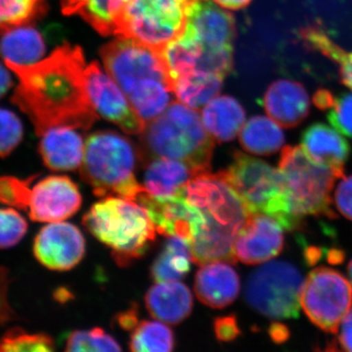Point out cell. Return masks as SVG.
Instances as JSON below:
<instances>
[{
  "label": "cell",
  "mask_w": 352,
  "mask_h": 352,
  "mask_svg": "<svg viewBox=\"0 0 352 352\" xmlns=\"http://www.w3.org/2000/svg\"><path fill=\"white\" fill-rule=\"evenodd\" d=\"M17 76L11 102L31 120L36 134L55 126L87 131L98 120L87 91L82 48L65 44L38 63H6Z\"/></svg>",
  "instance_id": "cell-1"
},
{
  "label": "cell",
  "mask_w": 352,
  "mask_h": 352,
  "mask_svg": "<svg viewBox=\"0 0 352 352\" xmlns=\"http://www.w3.org/2000/svg\"><path fill=\"white\" fill-rule=\"evenodd\" d=\"M101 57L108 75L122 88L146 124L173 103V82L159 51L120 36L102 48Z\"/></svg>",
  "instance_id": "cell-2"
},
{
  "label": "cell",
  "mask_w": 352,
  "mask_h": 352,
  "mask_svg": "<svg viewBox=\"0 0 352 352\" xmlns=\"http://www.w3.org/2000/svg\"><path fill=\"white\" fill-rule=\"evenodd\" d=\"M139 161L145 164L156 157H168L210 171L214 139L204 126L198 110L173 102L140 134Z\"/></svg>",
  "instance_id": "cell-3"
},
{
  "label": "cell",
  "mask_w": 352,
  "mask_h": 352,
  "mask_svg": "<svg viewBox=\"0 0 352 352\" xmlns=\"http://www.w3.org/2000/svg\"><path fill=\"white\" fill-rule=\"evenodd\" d=\"M82 224L112 250L120 266L142 258L156 239V226L147 210L120 197H105L95 203L83 215Z\"/></svg>",
  "instance_id": "cell-4"
},
{
  "label": "cell",
  "mask_w": 352,
  "mask_h": 352,
  "mask_svg": "<svg viewBox=\"0 0 352 352\" xmlns=\"http://www.w3.org/2000/svg\"><path fill=\"white\" fill-rule=\"evenodd\" d=\"M138 149L113 131H97L85 142L80 175L97 197L117 196L135 201L144 189L135 177Z\"/></svg>",
  "instance_id": "cell-5"
},
{
  "label": "cell",
  "mask_w": 352,
  "mask_h": 352,
  "mask_svg": "<svg viewBox=\"0 0 352 352\" xmlns=\"http://www.w3.org/2000/svg\"><path fill=\"white\" fill-rule=\"evenodd\" d=\"M221 173L240 197L249 215H268L288 231L302 227V220L294 214L279 168L237 151L229 168Z\"/></svg>",
  "instance_id": "cell-6"
},
{
  "label": "cell",
  "mask_w": 352,
  "mask_h": 352,
  "mask_svg": "<svg viewBox=\"0 0 352 352\" xmlns=\"http://www.w3.org/2000/svg\"><path fill=\"white\" fill-rule=\"evenodd\" d=\"M179 36L200 53L198 71L222 78L232 72L235 19L214 0H189L186 24Z\"/></svg>",
  "instance_id": "cell-7"
},
{
  "label": "cell",
  "mask_w": 352,
  "mask_h": 352,
  "mask_svg": "<svg viewBox=\"0 0 352 352\" xmlns=\"http://www.w3.org/2000/svg\"><path fill=\"white\" fill-rule=\"evenodd\" d=\"M289 203L296 217L336 219L332 208V190L338 175L325 164L314 161L302 147H285L279 161Z\"/></svg>",
  "instance_id": "cell-8"
},
{
  "label": "cell",
  "mask_w": 352,
  "mask_h": 352,
  "mask_svg": "<svg viewBox=\"0 0 352 352\" xmlns=\"http://www.w3.org/2000/svg\"><path fill=\"white\" fill-rule=\"evenodd\" d=\"M189 0H129L116 34L162 52L182 34Z\"/></svg>",
  "instance_id": "cell-9"
},
{
  "label": "cell",
  "mask_w": 352,
  "mask_h": 352,
  "mask_svg": "<svg viewBox=\"0 0 352 352\" xmlns=\"http://www.w3.org/2000/svg\"><path fill=\"white\" fill-rule=\"evenodd\" d=\"M303 278L300 270L287 261H270L252 271L247 280L248 305L272 320L298 318Z\"/></svg>",
  "instance_id": "cell-10"
},
{
  "label": "cell",
  "mask_w": 352,
  "mask_h": 352,
  "mask_svg": "<svg viewBox=\"0 0 352 352\" xmlns=\"http://www.w3.org/2000/svg\"><path fill=\"white\" fill-rule=\"evenodd\" d=\"M300 305L316 327L337 333L352 308V286L339 271L314 268L303 283Z\"/></svg>",
  "instance_id": "cell-11"
},
{
  "label": "cell",
  "mask_w": 352,
  "mask_h": 352,
  "mask_svg": "<svg viewBox=\"0 0 352 352\" xmlns=\"http://www.w3.org/2000/svg\"><path fill=\"white\" fill-rule=\"evenodd\" d=\"M85 85L95 112L117 124L126 133H142L145 122L132 107L119 85L112 76L104 73L96 62L85 68Z\"/></svg>",
  "instance_id": "cell-12"
},
{
  "label": "cell",
  "mask_w": 352,
  "mask_h": 352,
  "mask_svg": "<svg viewBox=\"0 0 352 352\" xmlns=\"http://www.w3.org/2000/svg\"><path fill=\"white\" fill-rule=\"evenodd\" d=\"M136 203L147 210L157 232L170 237L177 236L190 243L207 223L203 210L189 203L184 192L171 198H156L146 189L139 194Z\"/></svg>",
  "instance_id": "cell-13"
},
{
  "label": "cell",
  "mask_w": 352,
  "mask_h": 352,
  "mask_svg": "<svg viewBox=\"0 0 352 352\" xmlns=\"http://www.w3.org/2000/svg\"><path fill=\"white\" fill-rule=\"evenodd\" d=\"M82 198L78 185L66 175H50L32 185L27 214L36 222L63 221L78 212Z\"/></svg>",
  "instance_id": "cell-14"
},
{
  "label": "cell",
  "mask_w": 352,
  "mask_h": 352,
  "mask_svg": "<svg viewBox=\"0 0 352 352\" xmlns=\"http://www.w3.org/2000/svg\"><path fill=\"white\" fill-rule=\"evenodd\" d=\"M32 250L38 263L48 270L68 271L85 258V240L74 224L50 222L39 230Z\"/></svg>",
  "instance_id": "cell-15"
},
{
  "label": "cell",
  "mask_w": 352,
  "mask_h": 352,
  "mask_svg": "<svg viewBox=\"0 0 352 352\" xmlns=\"http://www.w3.org/2000/svg\"><path fill=\"white\" fill-rule=\"evenodd\" d=\"M283 229L268 215H249L234 242L236 259L248 265H256L274 258L284 248Z\"/></svg>",
  "instance_id": "cell-16"
},
{
  "label": "cell",
  "mask_w": 352,
  "mask_h": 352,
  "mask_svg": "<svg viewBox=\"0 0 352 352\" xmlns=\"http://www.w3.org/2000/svg\"><path fill=\"white\" fill-rule=\"evenodd\" d=\"M263 106L271 119L281 126L292 129L307 119L310 110L309 96L302 83L278 80L266 90Z\"/></svg>",
  "instance_id": "cell-17"
},
{
  "label": "cell",
  "mask_w": 352,
  "mask_h": 352,
  "mask_svg": "<svg viewBox=\"0 0 352 352\" xmlns=\"http://www.w3.org/2000/svg\"><path fill=\"white\" fill-rule=\"evenodd\" d=\"M230 263L214 261L201 265L197 272L194 289L198 300L212 308H224L239 296L241 283L237 271Z\"/></svg>",
  "instance_id": "cell-18"
},
{
  "label": "cell",
  "mask_w": 352,
  "mask_h": 352,
  "mask_svg": "<svg viewBox=\"0 0 352 352\" xmlns=\"http://www.w3.org/2000/svg\"><path fill=\"white\" fill-rule=\"evenodd\" d=\"M38 153L53 171H74L82 166L85 144L82 135L69 126L51 127L41 136Z\"/></svg>",
  "instance_id": "cell-19"
},
{
  "label": "cell",
  "mask_w": 352,
  "mask_h": 352,
  "mask_svg": "<svg viewBox=\"0 0 352 352\" xmlns=\"http://www.w3.org/2000/svg\"><path fill=\"white\" fill-rule=\"evenodd\" d=\"M300 141L303 151L314 161L332 168L338 177H344L351 146L337 129L323 124H311L302 132Z\"/></svg>",
  "instance_id": "cell-20"
},
{
  "label": "cell",
  "mask_w": 352,
  "mask_h": 352,
  "mask_svg": "<svg viewBox=\"0 0 352 352\" xmlns=\"http://www.w3.org/2000/svg\"><path fill=\"white\" fill-rule=\"evenodd\" d=\"M144 188L156 198H171L184 192L185 186L203 171L191 164L168 157H156L145 164Z\"/></svg>",
  "instance_id": "cell-21"
},
{
  "label": "cell",
  "mask_w": 352,
  "mask_h": 352,
  "mask_svg": "<svg viewBox=\"0 0 352 352\" xmlns=\"http://www.w3.org/2000/svg\"><path fill=\"white\" fill-rule=\"evenodd\" d=\"M145 305L155 319L176 325L191 314L193 296L188 287L179 281L162 282L154 285L147 292Z\"/></svg>",
  "instance_id": "cell-22"
},
{
  "label": "cell",
  "mask_w": 352,
  "mask_h": 352,
  "mask_svg": "<svg viewBox=\"0 0 352 352\" xmlns=\"http://www.w3.org/2000/svg\"><path fill=\"white\" fill-rule=\"evenodd\" d=\"M201 120L208 133L219 142L232 141L245 124L242 105L230 96H217L201 111Z\"/></svg>",
  "instance_id": "cell-23"
},
{
  "label": "cell",
  "mask_w": 352,
  "mask_h": 352,
  "mask_svg": "<svg viewBox=\"0 0 352 352\" xmlns=\"http://www.w3.org/2000/svg\"><path fill=\"white\" fill-rule=\"evenodd\" d=\"M45 41L32 24L20 25L1 32L0 57L4 63L29 66L41 61L45 54Z\"/></svg>",
  "instance_id": "cell-24"
},
{
  "label": "cell",
  "mask_w": 352,
  "mask_h": 352,
  "mask_svg": "<svg viewBox=\"0 0 352 352\" xmlns=\"http://www.w3.org/2000/svg\"><path fill=\"white\" fill-rule=\"evenodd\" d=\"M129 0H62L65 15H80L103 36L117 32L118 20Z\"/></svg>",
  "instance_id": "cell-25"
},
{
  "label": "cell",
  "mask_w": 352,
  "mask_h": 352,
  "mask_svg": "<svg viewBox=\"0 0 352 352\" xmlns=\"http://www.w3.org/2000/svg\"><path fill=\"white\" fill-rule=\"evenodd\" d=\"M274 120L256 116L248 120L240 131V143L243 149L256 155L270 156L282 149L285 134Z\"/></svg>",
  "instance_id": "cell-26"
},
{
  "label": "cell",
  "mask_w": 352,
  "mask_h": 352,
  "mask_svg": "<svg viewBox=\"0 0 352 352\" xmlns=\"http://www.w3.org/2000/svg\"><path fill=\"white\" fill-rule=\"evenodd\" d=\"M224 78L208 72H190L173 82L178 101L195 110L205 107L219 95Z\"/></svg>",
  "instance_id": "cell-27"
},
{
  "label": "cell",
  "mask_w": 352,
  "mask_h": 352,
  "mask_svg": "<svg viewBox=\"0 0 352 352\" xmlns=\"http://www.w3.org/2000/svg\"><path fill=\"white\" fill-rule=\"evenodd\" d=\"M191 263L193 261L188 241L170 236L153 263L150 273L157 283L180 281L188 274Z\"/></svg>",
  "instance_id": "cell-28"
},
{
  "label": "cell",
  "mask_w": 352,
  "mask_h": 352,
  "mask_svg": "<svg viewBox=\"0 0 352 352\" xmlns=\"http://www.w3.org/2000/svg\"><path fill=\"white\" fill-rule=\"evenodd\" d=\"M300 36L308 47L318 51L340 67L342 82L352 90V52L342 50L319 25H307L300 31Z\"/></svg>",
  "instance_id": "cell-29"
},
{
  "label": "cell",
  "mask_w": 352,
  "mask_h": 352,
  "mask_svg": "<svg viewBox=\"0 0 352 352\" xmlns=\"http://www.w3.org/2000/svg\"><path fill=\"white\" fill-rule=\"evenodd\" d=\"M175 346V333L162 321L139 322L129 342L131 351L138 352H170Z\"/></svg>",
  "instance_id": "cell-30"
},
{
  "label": "cell",
  "mask_w": 352,
  "mask_h": 352,
  "mask_svg": "<svg viewBox=\"0 0 352 352\" xmlns=\"http://www.w3.org/2000/svg\"><path fill=\"white\" fill-rule=\"evenodd\" d=\"M46 8V0H0V32L32 24Z\"/></svg>",
  "instance_id": "cell-31"
},
{
  "label": "cell",
  "mask_w": 352,
  "mask_h": 352,
  "mask_svg": "<svg viewBox=\"0 0 352 352\" xmlns=\"http://www.w3.org/2000/svg\"><path fill=\"white\" fill-rule=\"evenodd\" d=\"M55 342L47 333H28L24 329L11 328L0 338V352H50Z\"/></svg>",
  "instance_id": "cell-32"
},
{
  "label": "cell",
  "mask_w": 352,
  "mask_h": 352,
  "mask_svg": "<svg viewBox=\"0 0 352 352\" xmlns=\"http://www.w3.org/2000/svg\"><path fill=\"white\" fill-rule=\"evenodd\" d=\"M67 351H120L119 342L102 328L76 330L67 338Z\"/></svg>",
  "instance_id": "cell-33"
},
{
  "label": "cell",
  "mask_w": 352,
  "mask_h": 352,
  "mask_svg": "<svg viewBox=\"0 0 352 352\" xmlns=\"http://www.w3.org/2000/svg\"><path fill=\"white\" fill-rule=\"evenodd\" d=\"M38 175L28 178L0 176V203L27 212L31 200L32 184Z\"/></svg>",
  "instance_id": "cell-34"
},
{
  "label": "cell",
  "mask_w": 352,
  "mask_h": 352,
  "mask_svg": "<svg viewBox=\"0 0 352 352\" xmlns=\"http://www.w3.org/2000/svg\"><path fill=\"white\" fill-rule=\"evenodd\" d=\"M29 224L15 208H0V249H10L25 237Z\"/></svg>",
  "instance_id": "cell-35"
},
{
  "label": "cell",
  "mask_w": 352,
  "mask_h": 352,
  "mask_svg": "<svg viewBox=\"0 0 352 352\" xmlns=\"http://www.w3.org/2000/svg\"><path fill=\"white\" fill-rule=\"evenodd\" d=\"M24 138L22 120L12 111L0 107V157L10 156Z\"/></svg>",
  "instance_id": "cell-36"
},
{
  "label": "cell",
  "mask_w": 352,
  "mask_h": 352,
  "mask_svg": "<svg viewBox=\"0 0 352 352\" xmlns=\"http://www.w3.org/2000/svg\"><path fill=\"white\" fill-rule=\"evenodd\" d=\"M328 110L331 124L340 133L352 138V94L333 96Z\"/></svg>",
  "instance_id": "cell-37"
},
{
  "label": "cell",
  "mask_w": 352,
  "mask_h": 352,
  "mask_svg": "<svg viewBox=\"0 0 352 352\" xmlns=\"http://www.w3.org/2000/svg\"><path fill=\"white\" fill-rule=\"evenodd\" d=\"M10 274L7 268L0 266V323L2 326L15 320L16 314L8 302V289Z\"/></svg>",
  "instance_id": "cell-38"
},
{
  "label": "cell",
  "mask_w": 352,
  "mask_h": 352,
  "mask_svg": "<svg viewBox=\"0 0 352 352\" xmlns=\"http://www.w3.org/2000/svg\"><path fill=\"white\" fill-rule=\"evenodd\" d=\"M335 203L338 210L346 219L352 220V175L344 177L335 192Z\"/></svg>",
  "instance_id": "cell-39"
},
{
  "label": "cell",
  "mask_w": 352,
  "mask_h": 352,
  "mask_svg": "<svg viewBox=\"0 0 352 352\" xmlns=\"http://www.w3.org/2000/svg\"><path fill=\"white\" fill-rule=\"evenodd\" d=\"M214 327L217 339L224 342L235 340L241 333L237 319L234 315L217 317L215 318Z\"/></svg>",
  "instance_id": "cell-40"
},
{
  "label": "cell",
  "mask_w": 352,
  "mask_h": 352,
  "mask_svg": "<svg viewBox=\"0 0 352 352\" xmlns=\"http://www.w3.org/2000/svg\"><path fill=\"white\" fill-rule=\"evenodd\" d=\"M337 344L342 351L352 352V308L340 323Z\"/></svg>",
  "instance_id": "cell-41"
},
{
  "label": "cell",
  "mask_w": 352,
  "mask_h": 352,
  "mask_svg": "<svg viewBox=\"0 0 352 352\" xmlns=\"http://www.w3.org/2000/svg\"><path fill=\"white\" fill-rule=\"evenodd\" d=\"M118 324L120 327L126 331H132L138 326V309L136 307H131L126 311L122 312L117 316Z\"/></svg>",
  "instance_id": "cell-42"
},
{
  "label": "cell",
  "mask_w": 352,
  "mask_h": 352,
  "mask_svg": "<svg viewBox=\"0 0 352 352\" xmlns=\"http://www.w3.org/2000/svg\"><path fill=\"white\" fill-rule=\"evenodd\" d=\"M8 67L0 63V99L6 96L7 92L13 87L12 76L8 71Z\"/></svg>",
  "instance_id": "cell-43"
},
{
  "label": "cell",
  "mask_w": 352,
  "mask_h": 352,
  "mask_svg": "<svg viewBox=\"0 0 352 352\" xmlns=\"http://www.w3.org/2000/svg\"><path fill=\"white\" fill-rule=\"evenodd\" d=\"M333 95L325 89H320L314 94V102L317 108L328 110L332 104Z\"/></svg>",
  "instance_id": "cell-44"
},
{
  "label": "cell",
  "mask_w": 352,
  "mask_h": 352,
  "mask_svg": "<svg viewBox=\"0 0 352 352\" xmlns=\"http://www.w3.org/2000/svg\"><path fill=\"white\" fill-rule=\"evenodd\" d=\"M215 3L226 9L240 10L251 3L252 0H214Z\"/></svg>",
  "instance_id": "cell-45"
},
{
  "label": "cell",
  "mask_w": 352,
  "mask_h": 352,
  "mask_svg": "<svg viewBox=\"0 0 352 352\" xmlns=\"http://www.w3.org/2000/svg\"><path fill=\"white\" fill-rule=\"evenodd\" d=\"M270 335L275 342H284L289 337L288 329L282 324H274V325L271 326Z\"/></svg>",
  "instance_id": "cell-46"
},
{
  "label": "cell",
  "mask_w": 352,
  "mask_h": 352,
  "mask_svg": "<svg viewBox=\"0 0 352 352\" xmlns=\"http://www.w3.org/2000/svg\"><path fill=\"white\" fill-rule=\"evenodd\" d=\"M349 278H351V284H352V261L349 264Z\"/></svg>",
  "instance_id": "cell-47"
},
{
  "label": "cell",
  "mask_w": 352,
  "mask_h": 352,
  "mask_svg": "<svg viewBox=\"0 0 352 352\" xmlns=\"http://www.w3.org/2000/svg\"><path fill=\"white\" fill-rule=\"evenodd\" d=\"M1 326H2V325H1V323H0V327H1Z\"/></svg>",
  "instance_id": "cell-48"
}]
</instances>
